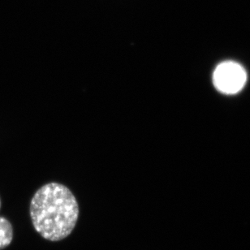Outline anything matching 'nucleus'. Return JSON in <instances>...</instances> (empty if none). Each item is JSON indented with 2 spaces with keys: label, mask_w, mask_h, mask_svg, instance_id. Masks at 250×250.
Segmentation results:
<instances>
[{
  "label": "nucleus",
  "mask_w": 250,
  "mask_h": 250,
  "mask_svg": "<svg viewBox=\"0 0 250 250\" xmlns=\"http://www.w3.org/2000/svg\"><path fill=\"white\" fill-rule=\"evenodd\" d=\"M29 214L35 231L50 241H60L72 233L79 219V205L64 185L51 182L32 197Z\"/></svg>",
  "instance_id": "f257e3e1"
},
{
  "label": "nucleus",
  "mask_w": 250,
  "mask_h": 250,
  "mask_svg": "<svg viewBox=\"0 0 250 250\" xmlns=\"http://www.w3.org/2000/svg\"><path fill=\"white\" fill-rule=\"evenodd\" d=\"M247 80L246 70L238 62L225 61L217 66L213 82L217 90L225 94H234L243 89Z\"/></svg>",
  "instance_id": "f03ea898"
},
{
  "label": "nucleus",
  "mask_w": 250,
  "mask_h": 250,
  "mask_svg": "<svg viewBox=\"0 0 250 250\" xmlns=\"http://www.w3.org/2000/svg\"><path fill=\"white\" fill-rule=\"evenodd\" d=\"M13 228L9 220L0 216V250H3L12 243Z\"/></svg>",
  "instance_id": "7ed1b4c3"
},
{
  "label": "nucleus",
  "mask_w": 250,
  "mask_h": 250,
  "mask_svg": "<svg viewBox=\"0 0 250 250\" xmlns=\"http://www.w3.org/2000/svg\"><path fill=\"white\" fill-rule=\"evenodd\" d=\"M1 206H2V203H1V199H0V209H1Z\"/></svg>",
  "instance_id": "20e7f679"
}]
</instances>
